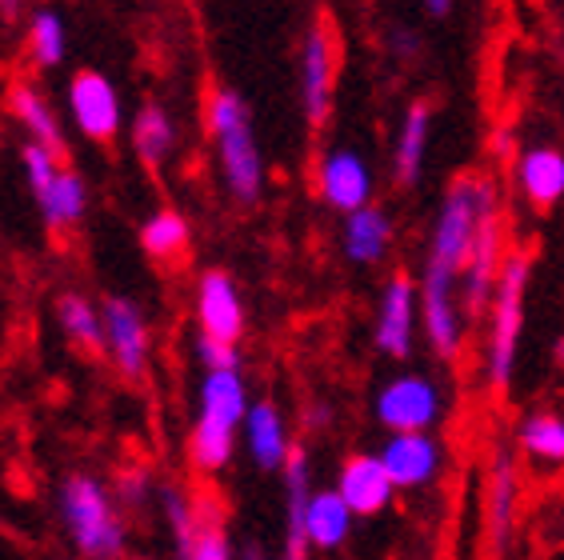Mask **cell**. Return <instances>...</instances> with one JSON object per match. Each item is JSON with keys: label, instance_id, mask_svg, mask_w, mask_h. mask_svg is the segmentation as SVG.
Segmentation results:
<instances>
[{"label": "cell", "instance_id": "74e56055", "mask_svg": "<svg viewBox=\"0 0 564 560\" xmlns=\"http://www.w3.org/2000/svg\"><path fill=\"white\" fill-rule=\"evenodd\" d=\"M237 560H269V557H264V549H261V545H249V549L240 552Z\"/></svg>", "mask_w": 564, "mask_h": 560}, {"label": "cell", "instance_id": "4dcf8cb0", "mask_svg": "<svg viewBox=\"0 0 564 560\" xmlns=\"http://www.w3.org/2000/svg\"><path fill=\"white\" fill-rule=\"evenodd\" d=\"M188 560H237L232 557V545H228L225 520L217 517L213 505H205V513H200V528H196L193 557Z\"/></svg>", "mask_w": 564, "mask_h": 560}, {"label": "cell", "instance_id": "8992f818", "mask_svg": "<svg viewBox=\"0 0 564 560\" xmlns=\"http://www.w3.org/2000/svg\"><path fill=\"white\" fill-rule=\"evenodd\" d=\"M340 76V33L328 12H316L301 41V112L308 129L321 132L333 117Z\"/></svg>", "mask_w": 564, "mask_h": 560}, {"label": "cell", "instance_id": "4316f807", "mask_svg": "<svg viewBox=\"0 0 564 560\" xmlns=\"http://www.w3.org/2000/svg\"><path fill=\"white\" fill-rule=\"evenodd\" d=\"M56 324H61V333H65L80 353H93V356L105 353V313L93 309L88 297H80V292H61V297H56Z\"/></svg>", "mask_w": 564, "mask_h": 560}, {"label": "cell", "instance_id": "f546056e", "mask_svg": "<svg viewBox=\"0 0 564 560\" xmlns=\"http://www.w3.org/2000/svg\"><path fill=\"white\" fill-rule=\"evenodd\" d=\"M65 49H68L65 21L48 9L33 12V21H29V36H24V53L33 56V65L36 68L61 65V61H65Z\"/></svg>", "mask_w": 564, "mask_h": 560}, {"label": "cell", "instance_id": "7c38bea8", "mask_svg": "<svg viewBox=\"0 0 564 560\" xmlns=\"http://www.w3.org/2000/svg\"><path fill=\"white\" fill-rule=\"evenodd\" d=\"M193 309H196V329H200V336L220 341V345H240L249 321H245V301H240L237 280L228 277L225 269L200 272Z\"/></svg>", "mask_w": 564, "mask_h": 560}, {"label": "cell", "instance_id": "cb8c5ba5", "mask_svg": "<svg viewBox=\"0 0 564 560\" xmlns=\"http://www.w3.org/2000/svg\"><path fill=\"white\" fill-rule=\"evenodd\" d=\"M141 248L156 265H181L193 248V225L176 208H156L141 225Z\"/></svg>", "mask_w": 564, "mask_h": 560}, {"label": "cell", "instance_id": "ffe728a7", "mask_svg": "<svg viewBox=\"0 0 564 560\" xmlns=\"http://www.w3.org/2000/svg\"><path fill=\"white\" fill-rule=\"evenodd\" d=\"M517 500H521L517 464L509 453H497L489 464V485H485V532L497 552L509 545V532L517 525Z\"/></svg>", "mask_w": 564, "mask_h": 560}, {"label": "cell", "instance_id": "5b68a950", "mask_svg": "<svg viewBox=\"0 0 564 560\" xmlns=\"http://www.w3.org/2000/svg\"><path fill=\"white\" fill-rule=\"evenodd\" d=\"M65 532L80 560H117L124 552V520H120L112 493L100 485L97 476L73 473L65 476L61 496H56Z\"/></svg>", "mask_w": 564, "mask_h": 560}, {"label": "cell", "instance_id": "9c48e42d", "mask_svg": "<svg viewBox=\"0 0 564 560\" xmlns=\"http://www.w3.org/2000/svg\"><path fill=\"white\" fill-rule=\"evenodd\" d=\"M505 257H509V245H505V213L497 205L480 220L477 245L468 252L465 277H460V304H465L468 321H485V313H489L492 289H497Z\"/></svg>", "mask_w": 564, "mask_h": 560}, {"label": "cell", "instance_id": "3957f363", "mask_svg": "<svg viewBox=\"0 0 564 560\" xmlns=\"http://www.w3.org/2000/svg\"><path fill=\"white\" fill-rule=\"evenodd\" d=\"M249 388L240 368H213L200 380L193 432H188V464L196 473H220L237 453V429L249 417Z\"/></svg>", "mask_w": 564, "mask_h": 560}, {"label": "cell", "instance_id": "d590c367", "mask_svg": "<svg viewBox=\"0 0 564 560\" xmlns=\"http://www.w3.org/2000/svg\"><path fill=\"white\" fill-rule=\"evenodd\" d=\"M21 4L24 0H0V17H4V21H17V17H21Z\"/></svg>", "mask_w": 564, "mask_h": 560}, {"label": "cell", "instance_id": "7402d4cb", "mask_svg": "<svg viewBox=\"0 0 564 560\" xmlns=\"http://www.w3.org/2000/svg\"><path fill=\"white\" fill-rule=\"evenodd\" d=\"M9 112L24 125L29 140L44 144L53 157H61V161H65V157H68L65 129L56 125V112L48 108V100L41 97V88L29 85V80H12V85H9Z\"/></svg>", "mask_w": 564, "mask_h": 560}, {"label": "cell", "instance_id": "2e32d148", "mask_svg": "<svg viewBox=\"0 0 564 560\" xmlns=\"http://www.w3.org/2000/svg\"><path fill=\"white\" fill-rule=\"evenodd\" d=\"M337 493L352 508V517H380L392 505L397 485L377 453H352L337 473Z\"/></svg>", "mask_w": 564, "mask_h": 560}, {"label": "cell", "instance_id": "d6986e66", "mask_svg": "<svg viewBox=\"0 0 564 560\" xmlns=\"http://www.w3.org/2000/svg\"><path fill=\"white\" fill-rule=\"evenodd\" d=\"M392 237H397L392 216L380 205L360 208V213H348L345 225H340V248H345V260L348 265H357V269H372V265H380V260L389 257Z\"/></svg>", "mask_w": 564, "mask_h": 560}, {"label": "cell", "instance_id": "6da1fadb", "mask_svg": "<svg viewBox=\"0 0 564 560\" xmlns=\"http://www.w3.org/2000/svg\"><path fill=\"white\" fill-rule=\"evenodd\" d=\"M500 205L497 181L480 173L456 176L436 205L433 228H429V248L421 265V324L441 360H456L465 348V304H460V277H465L468 252L477 245L480 220L489 208Z\"/></svg>", "mask_w": 564, "mask_h": 560}, {"label": "cell", "instance_id": "30bf717a", "mask_svg": "<svg viewBox=\"0 0 564 560\" xmlns=\"http://www.w3.org/2000/svg\"><path fill=\"white\" fill-rule=\"evenodd\" d=\"M316 193L333 213L348 216L372 205V169L365 161V152L337 144L325 149L316 161Z\"/></svg>", "mask_w": 564, "mask_h": 560}, {"label": "cell", "instance_id": "8fae6325", "mask_svg": "<svg viewBox=\"0 0 564 560\" xmlns=\"http://www.w3.org/2000/svg\"><path fill=\"white\" fill-rule=\"evenodd\" d=\"M68 112H73V125L85 132L93 144H105L109 149L120 132V97L112 80L97 68H80L68 80Z\"/></svg>", "mask_w": 564, "mask_h": 560}, {"label": "cell", "instance_id": "603a6c76", "mask_svg": "<svg viewBox=\"0 0 564 560\" xmlns=\"http://www.w3.org/2000/svg\"><path fill=\"white\" fill-rule=\"evenodd\" d=\"M173 144H176V129L169 108L161 100H144L137 108V117H132V149H137L141 164L149 173H161V164L173 157Z\"/></svg>", "mask_w": 564, "mask_h": 560}, {"label": "cell", "instance_id": "d4e9b609", "mask_svg": "<svg viewBox=\"0 0 564 560\" xmlns=\"http://www.w3.org/2000/svg\"><path fill=\"white\" fill-rule=\"evenodd\" d=\"M352 508L345 505V496L337 488H316L313 500H308V545L321 552H333L340 549L352 532Z\"/></svg>", "mask_w": 564, "mask_h": 560}, {"label": "cell", "instance_id": "e575fe53", "mask_svg": "<svg viewBox=\"0 0 564 560\" xmlns=\"http://www.w3.org/2000/svg\"><path fill=\"white\" fill-rule=\"evenodd\" d=\"M424 4V12L433 17V21H448L453 17V9H456V0H421Z\"/></svg>", "mask_w": 564, "mask_h": 560}, {"label": "cell", "instance_id": "277c9868", "mask_svg": "<svg viewBox=\"0 0 564 560\" xmlns=\"http://www.w3.org/2000/svg\"><path fill=\"white\" fill-rule=\"evenodd\" d=\"M532 252L509 248L500 265L497 289H492L489 313H485V385L505 392L517 373V353L524 336V304H529Z\"/></svg>", "mask_w": 564, "mask_h": 560}, {"label": "cell", "instance_id": "44dd1931", "mask_svg": "<svg viewBox=\"0 0 564 560\" xmlns=\"http://www.w3.org/2000/svg\"><path fill=\"white\" fill-rule=\"evenodd\" d=\"M245 449H249L252 464L264 473L284 469L293 441H289V424H284L281 409L272 400H252L249 417H245Z\"/></svg>", "mask_w": 564, "mask_h": 560}, {"label": "cell", "instance_id": "484cf974", "mask_svg": "<svg viewBox=\"0 0 564 560\" xmlns=\"http://www.w3.org/2000/svg\"><path fill=\"white\" fill-rule=\"evenodd\" d=\"M36 196V205H41V216H44V225L53 228V233H65V228H73L80 216H85L88 208V189L85 181L73 173V169H61V173L53 176V181L44 184Z\"/></svg>", "mask_w": 564, "mask_h": 560}, {"label": "cell", "instance_id": "7a4b0ae2", "mask_svg": "<svg viewBox=\"0 0 564 560\" xmlns=\"http://www.w3.org/2000/svg\"><path fill=\"white\" fill-rule=\"evenodd\" d=\"M205 125L217 149L220 176L237 205L252 208L264 193V157L252 132V112L237 88L217 85L205 100Z\"/></svg>", "mask_w": 564, "mask_h": 560}, {"label": "cell", "instance_id": "1f68e13d", "mask_svg": "<svg viewBox=\"0 0 564 560\" xmlns=\"http://www.w3.org/2000/svg\"><path fill=\"white\" fill-rule=\"evenodd\" d=\"M196 360L205 365V373H213V368H240L237 345H220V341H208V336H196Z\"/></svg>", "mask_w": 564, "mask_h": 560}, {"label": "cell", "instance_id": "83f0119b", "mask_svg": "<svg viewBox=\"0 0 564 560\" xmlns=\"http://www.w3.org/2000/svg\"><path fill=\"white\" fill-rule=\"evenodd\" d=\"M517 444L536 464H564V417L549 409L529 412L517 424Z\"/></svg>", "mask_w": 564, "mask_h": 560}, {"label": "cell", "instance_id": "f35d334b", "mask_svg": "<svg viewBox=\"0 0 564 560\" xmlns=\"http://www.w3.org/2000/svg\"><path fill=\"white\" fill-rule=\"evenodd\" d=\"M561 360H564V341H561Z\"/></svg>", "mask_w": 564, "mask_h": 560}, {"label": "cell", "instance_id": "d6a6232c", "mask_svg": "<svg viewBox=\"0 0 564 560\" xmlns=\"http://www.w3.org/2000/svg\"><path fill=\"white\" fill-rule=\"evenodd\" d=\"M389 49H392V56L397 61H416V56L424 53V41H421V33L416 29H409V24H397L389 33Z\"/></svg>", "mask_w": 564, "mask_h": 560}, {"label": "cell", "instance_id": "8d00e7d4", "mask_svg": "<svg viewBox=\"0 0 564 560\" xmlns=\"http://www.w3.org/2000/svg\"><path fill=\"white\" fill-rule=\"evenodd\" d=\"M308 424H328V409H325V405H313V409H308Z\"/></svg>", "mask_w": 564, "mask_h": 560}, {"label": "cell", "instance_id": "ba28073f", "mask_svg": "<svg viewBox=\"0 0 564 560\" xmlns=\"http://www.w3.org/2000/svg\"><path fill=\"white\" fill-rule=\"evenodd\" d=\"M421 284L409 272L389 277L377 301V321H372V345L389 360H409L421 333Z\"/></svg>", "mask_w": 564, "mask_h": 560}, {"label": "cell", "instance_id": "9a60e30c", "mask_svg": "<svg viewBox=\"0 0 564 560\" xmlns=\"http://www.w3.org/2000/svg\"><path fill=\"white\" fill-rule=\"evenodd\" d=\"M512 176H517V193L524 196V205H532L536 213L564 205V149L553 140L524 144L517 152Z\"/></svg>", "mask_w": 564, "mask_h": 560}, {"label": "cell", "instance_id": "4fadbf2b", "mask_svg": "<svg viewBox=\"0 0 564 560\" xmlns=\"http://www.w3.org/2000/svg\"><path fill=\"white\" fill-rule=\"evenodd\" d=\"M105 353L112 356L117 373L129 385H141L149 373V324L137 301L129 297H109L105 301Z\"/></svg>", "mask_w": 564, "mask_h": 560}, {"label": "cell", "instance_id": "52a82bcc", "mask_svg": "<svg viewBox=\"0 0 564 560\" xmlns=\"http://www.w3.org/2000/svg\"><path fill=\"white\" fill-rule=\"evenodd\" d=\"M441 412L445 392L429 373H397L372 397V417L389 432H433Z\"/></svg>", "mask_w": 564, "mask_h": 560}, {"label": "cell", "instance_id": "f1b7e54d", "mask_svg": "<svg viewBox=\"0 0 564 560\" xmlns=\"http://www.w3.org/2000/svg\"><path fill=\"white\" fill-rule=\"evenodd\" d=\"M161 513H164V520H169V528H173L176 560H188L193 557V540H196V528H200V513H205V505H196L185 488L164 485L161 488Z\"/></svg>", "mask_w": 564, "mask_h": 560}, {"label": "cell", "instance_id": "e0dca14e", "mask_svg": "<svg viewBox=\"0 0 564 560\" xmlns=\"http://www.w3.org/2000/svg\"><path fill=\"white\" fill-rule=\"evenodd\" d=\"M429 144H433V100H409L401 112L397 137H392V176L401 189H416L429 161Z\"/></svg>", "mask_w": 564, "mask_h": 560}, {"label": "cell", "instance_id": "836d02e7", "mask_svg": "<svg viewBox=\"0 0 564 560\" xmlns=\"http://www.w3.org/2000/svg\"><path fill=\"white\" fill-rule=\"evenodd\" d=\"M117 496L124 505H141L144 496H149V476L144 473H124L117 481Z\"/></svg>", "mask_w": 564, "mask_h": 560}, {"label": "cell", "instance_id": "ac0fdd59", "mask_svg": "<svg viewBox=\"0 0 564 560\" xmlns=\"http://www.w3.org/2000/svg\"><path fill=\"white\" fill-rule=\"evenodd\" d=\"M284 552L281 560H308V500H313V481H308V453L304 444H293V453L284 461Z\"/></svg>", "mask_w": 564, "mask_h": 560}, {"label": "cell", "instance_id": "5bb4252c", "mask_svg": "<svg viewBox=\"0 0 564 560\" xmlns=\"http://www.w3.org/2000/svg\"><path fill=\"white\" fill-rule=\"evenodd\" d=\"M380 461L389 469L397 493H413V488L433 485L445 461V449L433 432H389V441L380 449Z\"/></svg>", "mask_w": 564, "mask_h": 560}]
</instances>
